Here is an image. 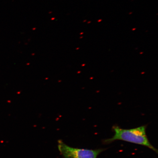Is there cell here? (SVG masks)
Returning a JSON list of instances; mask_svg holds the SVG:
<instances>
[{"instance_id":"cell-2","label":"cell","mask_w":158,"mask_h":158,"mask_svg":"<svg viewBox=\"0 0 158 158\" xmlns=\"http://www.w3.org/2000/svg\"><path fill=\"white\" fill-rule=\"evenodd\" d=\"M58 147L64 158H97L105 149L95 150L81 149L70 147L62 140L58 141Z\"/></svg>"},{"instance_id":"cell-1","label":"cell","mask_w":158,"mask_h":158,"mask_svg":"<svg viewBox=\"0 0 158 158\" xmlns=\"http://www.w3.org/2000/svg\"><path fill=\"white\" fill-rule=\"evenodd\" d=\"M146 128V126L130 129H123L118 126H114L112 127L114 132V136L112 138L105 140L104 143L108 144L116 140H121L145 146L157 153V150L152 145L148 139Z\"/></svg>"}]
</instances>
